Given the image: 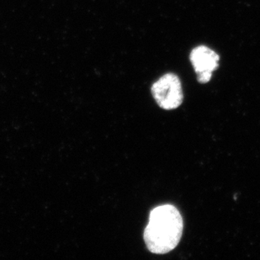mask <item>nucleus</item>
<instances>
[{
	"instance_id": "nucleus-1",
	"label": "nucleus",
	"mask_w": 260,
	"mask_h": 260,
	"mask_svg": "<svg viewBox=\"0 0 260 260\" xmlns=\"http://www.w3.org/2000/svg\"><path fill=\"white\" fill-rule=\"evenodd\" d=\"M184 229L179 210L172 205L157 206L150 212L145 229V243L148 250L156 254L170 253L176 248Z\"/></svg>"
},
{
	"instance_id": "nucleus-2",
	"label": "nucleus",
	"mask_w": 260,
	"mask_h": 260,
	"mask_svg": "<svg viewBox=\"0 0 260 260\" xmlns=\"http://www.w3.org/2000/svg\"><path fill=\"white\" fill-rule=\"evenodd\" d=\"M152 93L159 107L167 111L177 109L183 102V90L179 77L167 74L152 84Z\"/></svg>"
},
{
	"instance_id": "nucleus-3",
	"label": "nucleus",
	"mask_w": 260,
	"mask_h": 260,
	"mask_svg": "<svg viewBox=\"0 0 260 260\" xmlns=\"http://www.w3.org/2000/svg\"><path fill=\"white\" fill-rule=\"evenodd\" d=\"M189 59L197 74V80L206 84L211 80L213 72L218 69L220 57L213 50L200 46L192 50Z\"/></svg>"
}]
</instances>
